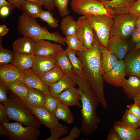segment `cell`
<instances>
[{
	"instance_id": "cell-16",
	"label": "cell",
	"mask_w": 140,
	"mask_h": 140,
	"mask_svg": "<svg viewBox=\"0 0 140 140\" xmlns=\"http://www.w3.org/2000/svg\"><path fill=\"white\" fill-rule=\"evenodd\" d=\"M34 54L40 56H55L63 49L61 45L45 40L36 41Z\"/></svg>"
},
{
	"instance_id": "cell-48",
	"label": "cell",
	"mask_w": 140,
	"mask_h": 140,
	"mask_svg": "<svg viewBox=\"0 0 140 140\" xmlns=\"http://www.w3.org/2000/svg\"><path fill=\"white\" fill-rule=\"evenodd\" d=\"M107 140H122L117 131L113 128L110 129Z\"/></svg>"
},
{
	"instance_id": "cell-4",
	"label": "cell",
	"mask_w": 140,
	"mask_h": 140,
	"mask_svg": "<svg viewBox=\"0 0 140 140\" xmlns=\"http://www.w3.org/2000/svg\"><path fill=\"white\" fill-rule=\"evenodd\" d=\"M4 104L10 120L21 123L27 127L39 129L43 123L15 94Z\"/></svg>"
},
{
	"instance_id": "cell-40",
	"label": "cell",
	"mask_w": 140,
	"mask_h": 140,
	"mask_svg": "<svg viewBox=\"0 0 140 140\" xmlns=\"http://www.w3.org/2000/svg\"><path fill=\"white\" fill-rule=\"evenodd\" d=\"M69 0H54L55 7L57 8L58 12L61 17L68 15L70 11L68 8Z\"/></svg>"
},
{
	"instance_id": "cell-7",
	"label": "cell",
	"mask_w": 140,
	"mask_h": 140,
	"mask_svg": "<svg viewBox=\"0 0 140 140\" xmlns=\"http://www.w3.org/2000/svg\"><path fill=\"white\" fill-rule=\"evenodd\" d=\"M8 130L10 140H37L40 136L39 129L32 127H24L21 123L2 122Z\"/></svg>"
},
{
	"instance_id": "cell-33",
	"label": "cell",
	"mask_w": 140,
	"mask_h": 140,
	"mask_svg": "<svg viewBox=\"0 0 140 140\" xmlns=\"http://www.w3.org/2000/svg\"><path fill=\"white\" fill-rule=\"evenodd\" d=\"M70 60L76 75L82 79H86L83 71V64L80 59L76 56V52L66 48L65 50Z\"/></svg>"
},
{
	"instance_id": "cell-26",
	"label": "cell",
	"mask_w": 140,
	"mask_h": 140,
	"mask_svg": "<svg viewBox=\"0 0 140 140\" xmlns=\"http://www.w3.org/2000/svg\"><path fill=\"white\" fill-rule=\"evenodd\" d=\"M45 96L41 91L29 87L28 94L25 104L30 110L34 108L43 106Z\"/></svg>"
},
{
	"instance_id": "cell-45",
	"label": "cell",
	"mask_w": 140,
	"mask_h": 140,
	"mask_svg": "<svg viewBox=\"0 0 140 140\" xmlns=\"http://www.w3.org/2000/svg\"><path fill=\"white\" fill-rule=\"evenodd\" d=\"M40 3L50 11L53 10L55 7L54 0H39Z\"/></svg>"
},
{
	"instance_id": "cell-14",
	"label": "cell",
	"mask_w": 140,
	"mask_h": 140,
	"mask_svg": "<svg viewBox=\"0 0 140 140\" xmlns=\"http://www.w3.org/2000/svg\"><path fill=\"white\" fill-rule=\"evenodd\" d=\"M34 55V61L32 68L34 73L40 77L56 65L55 56Z\"/></svg>"
},
{
	"instance_id": "cell-41",
	"label": "cell",
	"mask_w": 140,
	"mask_h": 140,
	"mask_svg": "<svg viewBox=\"0 0 140 140\" xmlns=\"http://www.w3.org/2000/svg\"><path fill=\"white\" fill-rule=\"evenodd\" d=\"M82 131L77 126H74L70 129L68 135L59 140H74L78 138L80 135Z\"/></svg>"
},
{
	"instance_id": "cell-17",
	"label": "cell",
	"mask_w": 140,
	"mask_h": 140,
	"mask_svg": "<svg viewBox=\"0 0 140 140\" xmlns=\"http://www.w3.org/2000/svg\"><path fill=\"white\" fill-rule=\"evenodd\" d=\"M23 73L11 64L0 66V80L6 85L17 81H22Z\"/></svg>"
},
{
	"instance_id": "cell-58",
	"label": "cell",
	"mask_w": 140,
	"mask_h": 140,
	"mask_svg": "<svg viewBox=\"0 0 140 140\" xmlns=\"http://www.w3.org/2000/svg\"><path fill=\"white\" fill-rule=\"evenodd\" d=\"M98 1L102 2H106V1H111L112 0H97Z\"/></svg>"
},
{
	"instance_id": "cell-3",
	"label": "cell",
	"mask_w": 140,
	"mask_h": 140,
	"mask_svg": "<svg viewBox=\"0 0 140 140\" xmlns=\"http://www.w3.org/2000/svg\"><path fill=\"white\" fill-rule=\"evenodd\" d=\"M18 32L24 36L31 38L35 41L40 40L52 41L65 45V38L58 32H50L42 27L34 19L23 13L18 22Z\"/></svg>"
},
{
	"instance_id": "cell-42",
	"label": "cell",
	"mask_w": 140,
	"mask_h": 140,
	"mask_svg": "<svg viewBox=\"0 0 140 140\" xmlns=\"http://www.w3.org/2000/svg\"><path fill=\"white\" fill-rule=\"evenodd\" d=\"M7 86L0 80V102L4 104L6 102L8 98L7 97Z\"/></svg>"
},
{
	"instance_id": "cell-55",
	"label": "cell",
	"mask_w": 140,
	"mask_h": 140,
	"mask_svg": "<svg viewBox=\"0 0 140 140\" xmlns=\"http://www.w3.org/2000/svg\"><path fill=\"white\" fill-rule=\"evenodd\" d=\"M135 27L140 29V16L137 17L135 25Z\"/></svg>"
},
{
	"instance_id": "cell-59",
	"label": "cell",
	"mask_w": 140,
	"mask_h": 140,
	"mask_svg": "<svg viewBox=\"0 0 140 140\" xmlns=\"http://www.w3.org/2000/svg\"><path fill=\"white\" fill-rule=\"evenodd\" d=\"M139 129H140V126L139 127Z\"/></svg>"
},
{
	"instance_id": "cell-46",
	"label": "cell",
	"mask_w": 140,
	"mask_h": 140,
	"mask_svg": "<svg viewBox=\"0 0 140 140\" xmlns=\"http://www.w3.org/2000/svg\"><path fill=\"white\" fill-rule=\"evenodd\" d=\"M130 41L136 45L140 41V29L135 27L131 36Z\"/></svg>"
},
{
	"instance_id": "cell-37",
	"label": "cell",
	"mask_w": 140,
	"mask_h": 140,
	"mask_svg": "<svg viewBox=\"0 0 140 140\" xmlns=\"http://www.w3.org/2000/svg\"><path fill=\"white\" fill-rule=\"evenodd\" d=\"M60 103L58 98L53 96L49 93L45 95L43 106L54 115L58 106Z\"/></svg>"
},
{
	"instance_id": "cell-49",
	"label": "cell",
	"mask_w": 140,
	"mask_h": 140,
	"mask_svg": "<svg viewBox=\"0 0 140 140\" xmlns=\"http://www.w3.org/2000/svg\"><path fill=\"white\" fill-rule=\"evenodd\" d=\"M0 136L4 138H8L9 136L8 130L2 123L0 124Z\"/></svg>"
},
{
	"instance_id": "cell-6",
	"label": "cell",
	"mask_w": 140,
	"mask_h": 140,
	"mask_svg": "<svg viewBox=\"0 0 140 140\" xmlns=\"http://www.w3.org/2000/svg\"><path fill=\"white\" fill-rule=\"evenodd\" d=\"M100 45L107 48L111 37L113 18L106 15L88 18Z\"/></svg>"
},
{
	"instance_id": "cell-53",
	"label": "cell",
	"mask_w": 140,
	"mask_h": 140,
	"mask_svg": "<svg viewBox=\"0 0 140 140\" xmlns=\"http://www.w3.org/2000/svg\"><path fill=\"white\" fill-rule=\"evenodd\" d=\"M15 8L20 9V6L22 0H7Z\"/></svg>"
},
{
	"instance_id": "cell-22",
	"label": "cell",
	"mask_w": 140,
	"mask_h": 140,
	"mask_svg": "<svg viewBox=\"0 0 140 140\" xmlns=\"http://www.w3.org/2000/svg\"><path fill=\"white\" fill-rule=\"evenodd\" d=\"M35 57L34 54L14 52L13 61L11 64L22 72L33 68Z\"/></svg>"
},
{
	"instance_id": "cell-30",
	"label": "cell",
	"mask_w": 140,
	"mask_h": 140,
	"mask_svg": "<svg viewBox=\"0 0 140 140\" xmlns=\"http://www.w3.org/2000/svg\"><path fill=\"white\" fill-rule=\"evenodd\" d=\"M64 74L56 65L40 78L44 84L50 87L60 80Z\"/></svg>"
},
{
	"instance_id": "cell-27",
	"label": "cell",
	"mask_w": 140,
	"mask_h": 140,
	"mask_svg": "<svg viewBox=\"0 0 140 140\" xmlns=\"http://www.w3.org/2000/svg\"><path fill=\"white\" fill-rule=\"evenodd\" d=\"M136 0H112L104 2L109 7L114 9V15L129 13Z\"/></svg>"
},
{
	"instance_id": "cell-23",
	"label": "cell",
	"mask_w": 140,
	"mask_h": 140,
	"mask_svg": "<svg viewBox=\"0 0 140 140\" xmlns=\"http://www.w3.org/2000/svg\"><path fill=\"white\" fill-rule=\"evenodd\" d=\"M99 48L101 53V69L102 74L104 75L113 68L118 59L107 48L100 45Z\"/></svg>"
},
{
	"instance_id": "cell-47",
	"label": "cell",
	"mask_w": 140,
	"mask_h": 140,
	"mask_svg": "<svg viewBox=\"0 0 140 140\" xmlns=\"http://www.w3.org/2000/svg\"><path fill=\"white\" fill-rule=\"evenodd\" d=\"M127 107L131 113L140 118V108L137 104L134 103L127 105Z\"/></svg>"
},
{
	"instance_id": "cell-9",
	"label": "cell",
	"mask_w": 140,
	"mask_h": 140,
	"mask_svg": "<svg viewBox=\"0 0 140 140\" xmlns=\"http://www.w3.org/2000/svg\"><path fill=\"white\" fill-rule=\"evenodd\" d=\"M75 35L82 43L85 50L91 48L93 46L96 34L89 18L84 16L78 18Z\"/></svg>"
},
{
	"instance_id": "cell-11",
	"label": "cell",
	"mask_w": 140,
	"mask_h": 140,
	"mask_svg": "<svg viewBox=\"0 0 140 140\" xmlns=\"http://www.w3.org/2000/svg\"><path fill=\"white\" fill-rule=\"evenodd\" d=\"M125 64L123 60L118 59L110 71L103 75L104 81L115 87H121L125 75Z\"/></svg>"
},
{
	"instance_id": "cell-21",
	"label": "cell",
	"mask_w": 140,
	"mask_h": 140,
	"mask_svg": "<svg viewBox=\"0 0 140 140\" xmlns=\"http://www.w3.org/2000/svg\"><path fill=\"white\" fill-rule=\"evenodd\" d=\"M36 41L29 37L24 36L13 42L12 46L15 53L34 54Z\"/></svg>"
},
{
	"instance_id": "cell-1",
	"label": "cell",
	"mask_w": 140,
	"mask_h": 140,
	"mask_svg": "<svg viewBox=\"0 0 140 140\" xmlns=\"http://www.w3.org/2000/svg\"><path fill=\"white\" fill-rule=\"evenodd\" d=\"M99 46L96 35L91 48L76 52V54L82 64L83 71L91 90L103 108H106L108 105L104 94V80L101 69Z\"/></svg>"
},
{
	"instance_id": "cell-34",
	"label": "cell",
	"mask_w": 140,
	"mask_h": 140,
	"mask_svg": "<svg viewBox=\"0 0 140 140\" xmlns=\"http://www.w3.org/2000/svg\"><path fill=\"white\" fill-rule=\"evenodd\" d=\"M65 42L67 45V48L76 52H82L85 50L82 43L75 34L66 37Z\"/></svg>"
},
{
	"instance_id": "cell-52",
	"label": "cell",
	"mask_w": 140,
	"mask_h": 140,
	"mask_svg": "<svg viewBox=\"0 0 140 140\" xmlns=\"http://www.w3.org/2000/svg\"><path fill=\"white\" fill-rule=\"evenodd\" d=\"M9 29L5 25H0V37H3L9 32Z\"/></svg>"
},
{
	"instance_id": "cell-56",
	"label": "cell",
	"mask_w": 140,
	"mask_h": 140,
	"mask_svg": "<svg viewBox=\"0 0 140 140\" xmlns=\"http://www.w3.org/2000/svg\"><path fill=\"white\" fill-rule=\"evenodd\" d=\"M31 2L41 4L39 0H25Z\"/></svg>"
},
{
	"instance_id": "cell-10",
	"label": "cell",
	"mask_w": 140,
	"mask_h": 140,
	"mask_svg": "<svg viewBox=\"0 0 140 140\" xmlns=\"http://www.w3.org/2000/svg\"><path fill=\"white\" fill-rule=\"evenodd\" d=\"M135 45L131 41L119 36L111 37L107 49L112 52L119 60H123L128 53L135 47Z\"/></svg>"
},
{
	"instance_id": "cell-20",
	"label": "cell",
	"mask_w": 140,
	"mask_h": 140,
	"mask_svg": "<svg viewBox=\"0 0 140 140\" xmlns=\"http://www.w3.org/2000/svg\"><path fill=\"white\" fill-rule=\"evenodd\" d=\"M127 97L133 100L135 97L140 95V77L135 75L125 78L121 86Z\"/></svg>"
},
{
	"instance_id": "cell-18",
	"label": "cell",
	"mask_w": 140,
	"mask_h": 140,
	"mask_svg": "<svg viewBox=\"0 0 140 140\" xmlns=\"http://www.w3.org/2000/svg\"><path fill=\"white\" fill-rule=\"evenodd\" d=\"M122 140H140V130L129 127L121 121H115L113 126Z\"/></svg>"
},
{
	"instance_id": "cell-31",
	"label": "cell",
	"mask_w": 140,
	"mask_h": 140,
	"mask_svg": "<svg viewBox=\"0 0 140 140\" xmlns=\"http://www.w3.org/2000/svg\"><path fill=\"white\" fill-rule=\"evenodd\" d=\"M77 25V21L72 16L68 15L62 19L60 29L62 33L67 37L75 34Z\"/></svg>"
},
{
	"instance_id": "cell-35",
	"label": "cell",
	"mask_w": 140,
	"mask_h": 140,
	"mask_svg": "<svg viewBox=\"0 0 140 140\" xmlns=\"http://www.w3.org/2000/svg\"><path fill=\"white\" fill-rule=\"evenodd\" d=\"M121 121L134 128H138L140 126V118L131 113L128 109L125 111Z\"/></svg>"
},
{
	"instance_id": "cell-25",
	"label": "cell",
	"mask_w": 140,
	"mask_h": 140,
	"mask_svg": "<svg viewBox=\"0 0 140 140\" xmlns=\"http://www.w3.org/2000/svg\"><path fill=\"white\" fill-rule=\"evenodd\" d=\"M55 57L56 65L64 74L71 77L76 75L65 50H63L59 52Z\"/></svg>"
},
{
	"instance_id": "cell-29",
	"label": "cell",
	"mask_w": 140,
	"mask_h": 140,
	"mask_svg": "<svg viewBox=\"0 0 140 140\" xmlns=\"http://www.w3.org/2000/svg\"><path fill=\"white\" fill-rule=\"evenodd\" d=\"M42 5L40 4L31 2L25 0H22L20 9L23 13L34 19H36L43 10Z\"/></svg>"
},
{
	"instance_id": "cell-50",
	"label": "cell",
	"mask_w": 140,
	"mask_h": 140,
	"mask_svg": "<svg viewBox=\"0 0 140 140\" xmlns=\"http://www.w3.org/2000/svg\"><path fill=\"white\" fill-rule=\"evenodd\" d=\"M3 6H6L11 11L14 10V7L7 0H0V8Z\"/></svg>"
},
{
	"instance_id": "cell-44",
	"label": "cell",
	"mask_w": 140,
	"mask_h": 140,
	"mask_svg": "<svg viewBox=\"0 0 140 140\" xmlns=\"http://www.w3.org/2000/svg\"><path fill=\"white\" fill-rule=\"evenodd\" d=\"M129 13L137 17L140 16V0H137L132 5Z\"/></svg>"
},
{
	"instance_id": "cell-13",
	"label": "cell",
	"mask_w": 140,
	"mask_h": 140,
	"mask_svg": "<svg viewBox=\"0 0 140 140\" xmlns=\"http://www.w3.org/2000/svg\"><path fill=\"white\" fill-rule=\"evenodd\" d=\"M30 110L43 124L50 130L65 126L60 123L54 115L50 112L43 106L34 108Z\"/></svg>"
},
{
	"instance_id": "cell-12",
	"label": "cell",
	"mask_w": 140,
	"mask_h": 140,
	"mask_svg": "<svg viewBox=\"0 0 140 140\" xmlns=\"http://www.w3.org/2000/svg\"><path fill=\"white\" fill-rule=\"evenodd\" d=\"M123 60L125 75L140 77V48H132L125 56Z\"/></svg>"
},
{
	"instance_id": "cell-54",
	"label": "cell",
	"mask_w": 140,
	"mask_h": 140,
	"mask_svg": "<svg viewBox=\"0 0 140 140\" xmlns=\"http://www.w3.org/2000/svg\"><path fill=\"white\" fill-rule=\"evenodd\" d=\"M134 103L136 104L140 108V95H139L134 98Z\"/></svg>"
},
{
	"instance_id": "cell-39",
	"label": "cell",
	"mask_w": 140,
	"mask_h": 140,
	"mask_svg": "<svg viewBox=\"0 0 140 140\" xmlns=\"http://www.w3.org/2000/svg\"><path fill=\"white\" fill-rule=\"evenodd\" d=\"M69 128L65 125L61 127L50 129V136L45 140H59L61 136L68 133Z\"/></svg>"
},
{
	"instance_id": "cell-19",
	"label": "cell",
	"mask_w": 140,
	"mask_h": 140,
	"mask_svg": "<svg viewBox=\"0 0 140 140\" xmlns=\"http://www.w3.org/2000/svg\"><path fill=\"white\" fill-rule=\"evenodd\" d=\"M58 99L60 102L68 106H75L81 108L80 103L81 96L79 89L75 87L67 89L63 91Z\"/></svg>"
},
{
	"instance_id": "cell-2",
	"label": "cell",
	"mask_w": 140,
	"mask_h": 140,
	"mask_svg": "<svg viewBox=\"0 0 140 140\" xmlns=\"http://www.w3.org/2000/svg\"><path fill=\"white\" fill-rule=\"evenodd\" d=\"M71 77L78 86L81 96V125L80 129L83 135L90 136L97 129L100 122V118L96 113L99 102L86 79H82L76 75Z\"/></svg>"
},
{
	"instance_id": "cell-8",
	"label": "cell",
	"mask_w": 140,
	"mask_h": 140,
	"mask_svg": "<svg viewBox=\"0 0 140 140\" xmlns=\"http://www.w3.org/2000/svg\"><path fill=\"white\" fill-rule=\"evenodd\" d=\"M137 17L129 13L114 15L111 36H118L126 39L131 37L135 28Z\"/></svg>"
},
{
	"instance_id": "cell-24",
	"label": "cell",
	"mask_w": 140,
	"mask_h": 140,
	"mask_svg": "<svg viewBox=\"0 0 140 140\" xmlns=\"http://www.w3.org/2000/svg\"><path fill=\"white\" fill-rule=\"evenodd\" d=\"M76 85L71 77L64 74L60 80L49 87V93L53 96L58 98L64 90L75 87Z\"/></svg>"
},
{
	"instance_id": "cell-5",
	"label": "cell",
	"mask_w": 140,
	"mask_h": 140,
	"mask_svg": "<svg viewBox=\"0 0 140 140\" xmlns=\"http://www.w3.org/2000/svg\"><path fill=\"white\" fill-rule=\"evenodd\" d=\"M73 10L76 13L88 18L106 15L113 18L114 12L104 2L97 0H71Z\"/></svg>"
},
{
	"instance_id": "cell-36",
	"label": "cell",
	"mask_w": 140,
	"mask_h": 140,
	"mask_svg": "<svg viewBox=\"0 0 140 140\" xmlns=\"http://www.w3.org/2000/svg\"><path fill=\"white\" fill-rule=\"evenodd\" d=\"M14 56L13 51H12L3 47L2 38L0 37V66L12 63Z\"/></svg>"
},
{
	"instance_id": "cell-15",
	"label": "cell",
	"mask_w": 140,
	"mask_h": 140,
	"mask_svg": "<svg viewBox=\"0 0 140 140\" xmlns=\"http://www.w3.org/2000/svg\"><path fill=\"white\" fill-rule=\"evenodd\" d=\"M22 72V81L28 86L38 89L45 95L49 93V87L44 84L40 78L34 73L32 68Z\"/></svg>"
},
{
	"instance_id": "cell-38",
	"label": "cell",
	"mask_w": 140,
	"mask_h": 140,
	"mask_svg": "<svg viewBox=\"0 0 140 140\" xmlns=\"http://www.w3.org/2000/svg\"><path fill=\"white\" fill-rule=\"evenodd\" d=\"M38 18L46 23L52 28L58 26V20L54 18L52 13L48 10H42L40 13Z\"/></svg>"
},
{
	"instance_id": "cell-32",
	"label": "cell",
	"mask_w": 140,
	"mask_h": 140,
	"mask_svg": "<svg viewBox=\"0 0 140 140\" xmlns=\"http://www.w3.org/2000/svg\"><path fill=\"white\" fill-rule=\"evenodd\" d=\"M54 115L58 120H61L69 124H72L74 121V116L69 106L61 102L58 105Z\"/></svg>"
},
{
	"instance_id": "cell-57",
	"label": "cell",
	"mask_w": 140,
	"mask_h": 140,
	"mask_svg": "<svg viewBox=\"0 0 140 140\" xmlns=\"http://www.w3.org/2000/svg\"><path fill=\"white\" fill-rule=\"evenodd\" d=\"M134 48L136 49H137L140 48V41L138 43L135 45Z\"/></svg>"
},
{
	"instance_id": "cell-28",
	"label": "cell",
	"mask_w": 140,
	"mask_h": 140,
	"mask_svg": "<svg viewBox=\"0 0 140 140\" xmlns=\"http://www.w3.org/2000/svg\"><path fill=\"white\" fill-rule=\"evenodd\" d=\"M6 86L25 104L28 94L29 87L21 81L11 82Z\"/></svg>"
},
{
	"instance_id": "cell-43",
	"label": "cell",
	"mask_w": 140,
	"mask_h": 140,
	"mask_svg": "<svg viewBox=\"0 0 140 140\" xmlns=\"http://www.w3.org/2000/svg\"><path fill=\"white\" fill-rule=\"evenodd\" d=\"M9 119L6 111V107L4 104H0V122L9 123Z\"/></svg>"
},
{
	"instance_id": "cell-51",
	"label": "cell",
	"mask_w": 140,
	"mask_h": 140,
	"mask_svg": "<svg viewBox=\"0 0 140 140\" xmlns=\"http://www.w3.org/2000/svg\"><path fill=\"white\" fill-rule=\"evenodd\" d=\"M10 9L6 6H3L0 8V15L1 17H4L8 16L9 13Z\"/></svg>"
}]
</instances>
